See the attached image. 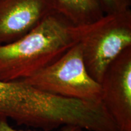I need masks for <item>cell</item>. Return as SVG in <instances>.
<instances>
[{"label": "cell", "instance_id": "8992f818", "mask_svg": "<svg viewBox=\"0 0 131 131\" xmlns=\"http://www.w3.org/2000/svg\"><path fill=\"white\" fill-rule=\"evenodd\" d=\"M57 13L73 26L101 18L104 12L98 0H53Z\"/></svg>", "mask_w": 131, "mask_h": 131}, {"label": "cell", "instance_id": "277c9868", "mask_svg": "<svg viewBox=\"0 0 131 131\" xmlns=\"http://www.w3.org/2000/svg\"><path fill=\"white\" fill-rule=\"evenodd\" d=\"M103 104L118 131H131V46L108 66L101 83Z\"/></svg>", "mask_w": 131, "mask_h": 131}, {"label": "cell", "instance_id": "52a82bcc", "mask_svg": "<svg viewBox=\"0 0 131 131\" xmlns=\"http://www.w3.org/2000/svg\"><path fill=\"white\" fill-rule=\"evenodd\" d=\"M104 14L119 12L130 9L131 0H98Z\"/></svg>", "mask_w": 131, "mask_h": 131}, {"label": "cell", "instance_id": "7a4b0ae2", "mask_svg": "<svg viewBox=\"0 0 131 131\" xmlns=\"http://www.w3.org/2000/svg\"><path fill=\"white\" fill-rule=\"evenodd\" d=\"M70 32L81 47L88 73L100 84L108 66L131 46V10L104 14L91 23L72 26Z\"/></svg>", "mask_w": 131, "mask_h": 131}, {"label": "cell", "instance_id": "5b68a950", "mask_svg": "<svg viewBox=\"0 0 131 131\" xmlns=\"http://www.w3.org/2000/svg\"><path fill=\"white\" fill-rule=\"evenodd\" d=\"M54 13L53 0H0V45L23 37Z\"/></svg>", "mask_w": 131, "mask_h": 131}, {"label": "cell", "instance_id": "3957f363", "mask_svg": "<svg viewBox=\"0 0 131 131\" xmlns=\"http://www.w3.org/2000/svg\"><path fill=\"white\" fill-rule=\"evenodd\" d=\"M21 82L64 98L95 103L102 102L101 84L88 73L78 43L53 63Z\"/></svg>", "mask_w": 131, "mask_h": 131}, {"label": "cell", "instance_id": "ba28073f", "mask_svg": "<svg viewBox=\"0 0 131 131\" xmlns=\"http://www.w3.org/2000/svg\"><path fill=\"white\" fill-rule=\"evenodd\" d=\"M0 131H30L16 130L10 125L7 118L0 116ZM60 131H83V129L75 126H65L61 127Z\"/></svg>", "mask_w": 131, "mask_h": 131}, {"label": "cell", "instance_id": "6da1fadb", "mask_svg": "<svg viewBox=\"0 0 131 131\" xmlns=\"http://www.w3.org/2000/svg\"><path fill=\"white\" fill-rule=\"evenodd\" d=\"M72 26L54 13L23 37L0 45V81H23L55 62L76 44Z\"/></svg>", "mask_w": 131, "mask_h": 131}]
</instances>
